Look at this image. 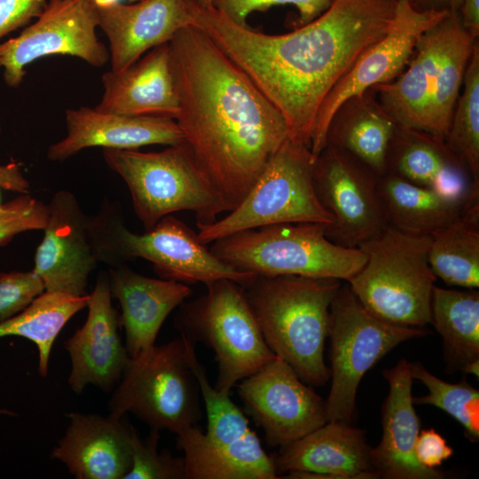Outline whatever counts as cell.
Here are the masks:
<instances>
[{
    "label": "cell",
    "instance_id": "6da1fadb",
    "mask_svg": "<svg viewBox=\"0 0 479 479\" xmlns=\"http://www.w3.org/2000/svg\"><path fill=\"white\" fill-rule=\"evenodd\" d=\"M397 0H334L312 21L270 35L190 0L193 25L277 108L288 137L310 148L318 110L359 56L391 26Z\"/></svg>",
    "mask_w": 479,
    "mask_h": 479
},
{
    "label": "cell",
    "instance_id": "7a4b0ae2",
    "mask_svg": "<svg viewBox=\"0 0 479 479\" xmlns=\"http://www.w3.org/2000/svg\"><path fill=\"white\" fill-rule=\"evenodd\" d=\"M185 147L224 212L235 208L288 138L277 108L198 27L169 43Z\"/></svg>",
    "mask_w": 479,
    "mask_h": 479
},
{
    "label": "cell",
    "instance_id": "3957f363",
    "mask_svg": "<svg viewBox=\"0 0 479 479\" xmlns=\"http://www.w3.org/2000/svg\"><path fill=\"white\" fill-rule=\"evenodd\" d=\"M342 285L334 278L280 275L256 276L243 286L266 344L308 385L330 380L324 350L330 306Z\"/></svg>",
    "mask_w": 479,
    "mask_h": 479
},
{
    "label": "cell",
    "instance_id": "277c9868",
    "mask_svg": "<svg viewBox=\"0 0 479 479\" xmlns=\"http://www.w3.org/2000/svg\"><path fill=\"white\" fill-rule=\"evenodd\" d=\"M431 237L390 224L361 243L366 256L347 283L368 312L396 326L425 328L436 277L428 263Z\"/></svg>",
    "mask_w": 479,
    "mask_h": 479
},
{
    "label": "cell",
    "instance_id": "5b68a950",
    "mask_svg": "<svg viewBox=\"0 0 479 479\" xmlns=\"http://www.w3.org/2000/svg\"><path fill=\"white\" fill-rule=\"evenodd\" d=\"M90 231L98 260L114 266L143 258L161 279L187 285L226 279L245 286L256 277L218 258L192 229L170 215L137 234L125 226L117 207L108 203L90 218Z\"/></svg>",
    "mask_w": 479,
    "mask_h": 479
},
{
    "label": "cell",
    "instance_id": "8992f818",
    "mask_svg": "<svg viewBox=\"0 0 479 479\" xmlns=\"http://www.w3.org/2000/svg\"><path fill=\"white\" fill-rule=\"evenodd\" d=\"M327 224L288 223L235 232L210 250L224 262L255 276L297 275L349 281L364 266L359 247L328 239Z\"/></svg>",
    "mask_w": 479,
    "mask_h": 479
},
{
    "label": "cell",
    "instance_id": "52a82bcc",
    "mask_svg": "<svg viewBox=\"0 0 479 479\" xmlns=\"http://www.w3.org/2000/svg\"><path fill=\"white\" fill-rule=\"evenodd\" d=\"M103 157L126 183L145 231L174 212H193L199 229L216 222L224 212L181 144L149 153L105 148Z\"/></svg>",
    "mask_w": 479,
    "mask_h": 479
},
{
    "label": "cell",
    "instance_id": "ba28073f",
    "mask_svg": "<svg viewBox=\"0 0 479 479\" xmlns=\"http://www.w3.org/2000/svg\"><path fill=\"white\" fill-rule=\"evenodd\" d=\"M206 286L205 294L181 309L176 326L194 343L200 341L213 349L218 368L215 388L230 393L277 356L262 335L242 285L224 279Z\"/></svg>",
    "mask_w": 479,
    "mask_h": 479
},
{
    "label": "cell",
    "instance_id": "9c48e42d",
    "mask_svg": "<svg viewBox=\"0 0 479 479\" xmlns=\"http://www.w3.org/2000/svg\"><path fill=\"white\" fill-rule=\"evenodd\" d=\"M315 159L309 147L288 137L243 200L224 217L199 229V240L207 245L238 232L278 224L331 225L333 216L315 191Z\"/></svg>",
    "mask_w": 479,
    "mask_h": 479
},
{
    "label": "cell",
    "instance_id": "30bf717a",
    "mask_svg": "<svg viewBox=\"0 0 479 479\" xmlns=\"http://www.w3.org/2000/svg\"><path fill=\"white\" fill-rule=\"evenodd\" d=\"M429 333L425 328L396 326L377 318L345 281L330 306L331 387L325 401L327 421L350 423L356 412L357 388L365 373L400 343Z\"/></svg>",
    "mask_w": 479,
    "mask_h": 479
},
{
    "label": "cell",
    "instance_id": "8fae6325",
    "mask_svg": "<svg viewBox=\"0 0 479 479\" xmlns=\"http://www.w3.org/2000/svg\"><path fill=\"white\" fill-rule=\"evenodd\" d=\"M199 388L182 339L154 346L144 359L132 360L109 401V416L136 415L152 429L177 435L196 425Z\"/></svg>",
    "mask_w": 479,
    "mask_h": 479
},
{
    "label": "cell",
    "instance_id": "7c38bea8",
    "mask_svg": "<svg viewBox=\"0 0 479 479\" xmlns=\"http://www.w3.org/2000/svg\"><path fill=\"white\" fill-rule=\"evenodd\" d=\"M98 27L94 0H51L33 24L0 43L4 82L19 86L30 63L51 55H69L95 67L104 66L109 51L97 35Z\"/></svg>",
    "mask_w": 479,
    "mask_h": 479
},
{
    "label": "cell",
    "instance_id": "4fadbf2b",
    "mask_svg": "<svg viewBox=\"0 0 479 479\" xmlns=\"http://www.w3.org/2000/svg\"><path fill=\"white\" fill-rule=\"evenodd\" d=\"M449 12L418 11L409 0H397L387 33L359 56L320 105L310 148L315 158L326 146L329 124L338 108L349 98L396 79L411 60L421 35Z\"/></svg>",
    "mask_w": 479,
    "mask_h": 479
},
{
    "label": "cell",
    "instance_id": "5bb4252c",
    "mask_svg": "<svg viewBox=\"0 0 479 479\" xmlns=\"http://www.w3.org/2000/svg\"><path fill=\"white\" fill-rule=\"evenodd\" d=\"M379 177L346 152L326 145L316 157L317 196L333 216L326 235L344 247H357L388 224L378 190Z\"/></svg>",
    "mask_w": 479,
    "mask_h": 479
},
{
    "label": "cell",
    "instance_id": "9a60e30c",
    "mask_svg": "<svg viewBox=\"0 0 479 479\" xmlns=\"http://www.w3.org/2000/svg\"><path fill=\"white\" fill-rule=\"evenodd\" d=\"M237 389L270 447L289 444L327 422L322 397L278 357L243 379Z\"/></svg>",
    "mask_w": 479,
    "mask_h": 479
},
{
    "label": "cell",
    "instance_id": "2e32d148",
    "mask_svg": "<svg viewBox=\"0 0 479 479\" xmlns=\"http://www.w3.org/2000/svg\"><path fill=\"white\" fill-rule=\"evenodd\" d=\"M47 205L49 218L33 271L45 291L85 295L89 276L98 262L90 236V217L69 191L56 192Z\"/></svg>",
    "mask_w": 479,
    "mask_h": 479
},
{
    "label": "cell",
    "instance_id": "e0dca14e",
    "mask_svg": "<svg viewBox=\"0 0 479 479\" xmlns=\"http://www.w3.org/2000/svg\"><path fill=\"white\" fill-rule=\"evenodd\" d=\"M87 318L64 343L71 359L68 385L80 394L89 384L110 392L122 377L130 357L121 340L120 317L112 304L109 278L98 276L89 294Z\"/></svg>",
    "mask_w": 479,
    "mask_h": 479
},
{
    "label": "cell",
    "instance_id": "ac0fdd59",
    "mask_svg": "<svg viewBox=\"0 0 479 479\" xmlns=\"http://www.w3.org/2000/svg\"><path fill=\"white\" fill-rule=\"evenodd\" d=\"M365 431L344 421H327L271 456L287 478L375 479Z\"/></svg>",
    "mask_w": 479,
    "mask_h": 479
},
{
    "label": "cell",
    "instance_id": "d6986e66",
    "mask_svg": "<svg viewBox=\"0 0 479 479\" xmlns=\"http://www.w3.org/2000/svg\"><path fill=\"white\" fill-rule=\"evenodd\" d=\"M98 27L109 43L112 71H120L150 50L169 43L193 25L190 0H140L97 6Z\"/></svg>",
    "mask_w": 479,
    "mask_h": 479
},
{
    "label": "cell",
    "instance_id": "ffe728a7",
    "mask_svg": "<svg viewBox=\"0 0 479 479\" xmlns=\"http://www.w3.org/2000/svg\"><path fill=\"white\" fill-rule=\"evenodd\" d=\"M67 135L50 145L47 157L63 161L91 147L133 150L148 145H177L183 135L175 119L127 115L81 106L65 113Z\"/></svg>",
    "mask_w": 479,
    "mask_h": 479
},
{
    "label": "cell",
    "instance_id": "44dd1931",
    "mask_svg": "<svg viewBox=\"0 0 479 479\" xmlns=\"http://www.w3.org/2000/svg\"><path fill=\"white\" fill-rule=\"evenodd\" d=\"M382 375L388 381L389 393L381 409V438L370 451L374 473L383 479L444 478L441 471L423 467L415 456L420 421L412 402L413 378L409 362L400 359Z\"/></svg>",
    "mask_w": 479,
    "mask_h": 479
},
{
    "label": "cell",
    "instance_id": "7402d4cb",
    "mask_svg": "<svg viewBox=\"0 0 479 479\" xmlns=\"http://www.w3.org/2000/svg\"><path fill=\"white\" fill-rule=\"evenodd\" d=\"M112 295L120 302V324L132 360L147 357L170 312L192 294L187 284L139 274L121 264L109 271Z\"/></svg>",
    "mask_w": 479,
    "mask_h": 479
},
{
    "label": "cell",
    "instance_id": "603a6c76",
    "mask_svg": "<svg viewBox=\"0 0 479 479\" xmlns=\"http://www.w3.org/2000/svg\"><path fill=\"white\" fill-rule=\"evenodd\" d=\"M51 457L77 479H123L131 467L130 426L121 419L69 412Z\"/></svg>",
    "mask_w": 479,
    "mask_h": 479
},
{
    "label": "cell",
    "instance_id": "cb8c5ba5",
    "mask_svg": "<svg viewBox=\"0 0 479 479\" xmlns=\"http://www.w3.org/2000/svg\"><path fill=\"white\" fill-rule=\"evenodd\" d=\"M387 173L451 199L479 200V185L444 140L427 132L397 126L388 153Z\"/></svg>",
    "mask_w": 479,
    "mask_h": 479
},
{
    "label": "cell",
    "instance_id": "d4e9b609",
    "mask_svg": "<svg viewBox=\"0 0 479 479\" xmlns=\"http://www.w3.org/2000/svg\"><path fill=\"white\" fill-rule=\"evenodd\" d=\"M101 80L104 91L95 106L98 111L173 119L178 114L169 43L150 50L122 70L104 73Z\"/></svg>",
    "mask_w": 479,
    "mask_h": 479
},
{
    "label": "cell",
    "instance_id": "484cf974",
    "mask_svg": "<svg viewBox=\"0 0 479 479\" xmlns=\"http://www.w3.org/2000/svg\"><path fill=\"white\" fill-rule=\"evenodd\" d=\"M450 14L451 12L421 35L411 60L396 79L371 89L399 127L425 130L427 109L449 31Z\"/></svg>",
    "mask_w": 479,
    "mask_h": 479
},
{
    "label": "cell",
    "instance_id": "4316f807",
    "mask_svg": "<svg viewBox=\"0 0 479 479\" xmlns=\"http://www.w3.org/2000/svg\"><path fill=\"white\" fill-rule=\"evenodd\" d=\"M184 479H274L278 474L254 431L232 442L210 440L196 425L177 435Z\"/></svg>",
    "mask_w": 479,
    "mask_h": 479
},
{
    "label": "cell",
    "instance_id": "83f0119b",
    "mask_svg": "<svg viewBox=\"0 0 479 479\" xmlns=\"http://www.w3.org/2000/svg\"><path fill=\"white\" fill-rule=\"evenodd\" d=\"M397 128L369 90L338 108L329 124L326 145L346 152L381 177L387 173L388 153Z\"/></svg>",
    "mask_w": 479,
    "mask_h": 479
},
{
    "label": "cell",
    "instance_id": "f1b7e54d",
    "mask_svg": "<svg viewBox=\"0 0 479 479\" xmlns=\"http://www.w3.org/2000/svg\"><path fill=\"white\" fill-rule=\"evenodd\" d=\"M430 324L443 339L446 371L479 376V292L434 286Z\"/></svg>",
    "mask_w": 479,
    "mask_h": 479
},
{
    "label": "cell",
    "instance_id": "f546056e",
    "mask_svg": "<svg viewBox=\"0 0 479 479\" xmlns=\"http://www.w3.org/2000/svg\"><path fill=\"white\" fill-rule=\"evenodd\" d=\"M378 190L388 224L418 235L430 236L479 203L448 198L389 173L379 177Z\"/></svg>",
    "mask_w": 479,
    "mask_h": 479
},
{
    "label": "cell",
    "instance_id": "4dcf8cb0",
    "mask_svg": "<svg viewBox=\"0 0 479 479\" xmlns=\"http://www.w3.org/2000/svg\"><path fill=\"white\" fill-rule=\"evenodd\" d=\"M428 263L447 286L479 287V203L430 235Z\"/></svg>",
    "mask_w": 479,
    "mask_h": 479
},
{
    "label": "cell",
    "instance_id": "1f68e13d",
    "mask_svg": "<svg viewBox=\"0 0 479 479\" xmlns=\"http://www.w3.org/2000/svg\"><path fill=\"white\" fill-rule=\"evenodd\" d=\"M89 294L75 296L43 291L21 311L0 322V338L20 336L38 349V373L48 374L52 345L70 318L88 305Z\"/></svg>",
    "mask_w": 479,
    "mask_h": 479
},
{
    "label": "cell",
    "instance_id": "d6a6232c",
    "mask_svg": "<svg viewBox=\"0 0 479 479\" xmlns=\"http://www.w3.org/2000/svg\"><path fill=\"white\" fill-rule=\"evenodd\" d=\"M477 43L478 39L462 27L458 12H451L449 31L427 109L424 132L444 140L467 64Z\"/></svg>",
    "mask_w": 479,
    "mask_h": 479
},
{
    "label": "cell",
    "instance_id": "836d02e7",
    "mask_svg": "<svg viewBox=\"0 0 479 479\" xmlns=\"http://www.w3.org/2000/svg\"><path fill=\"white\" fill-rule=\"evenodd\" d=\"M444 142L479 185V43L467 64Z\"/></svg>",
    "mask_w": 479,
    "mask_h": 479
},
{
    "label": "cell",
    "instance_id": "e575fe53",
    "mask_svg": "<svg viewBox=\"0 0 479 479\" xmlns=\"http://www.w3.org/2000/svg\"><path fill=\"white\" fill-rule=\"evenodd\" d=\"M414 380L420 381L428 394L412 397L414 404L436 406L455 419L465 429L468 440L479 439V391L464 377L458 383H450L428 372L420 362H409Z\"/></svg>",
    "mask_w": 479,
    "mask_h": 479
},
{
    "label": "cell",
    "instance_id": "d590c367",
    "mask_svg": "<svg viewBox=\"0 0 479 479\" xmlns=\"http://www.w3.org/2000/svg\"><path fill=\"white\" fill-rule=\"evenodd\" d=\"M189 366L197 381L199 392L204 401L208 419L205 435L212 441L232 443L252 430L241 410L232 402L228 392L212 387L202 365L198 361L194 342L180 334Z\"/></svg>",
    "mask_w": 479,
    "mask_h": 479
},
{
    "label": "cell",
    "instance_id": "8d00e7d4",
    "mask_svg": "<svg viewBox=\"0 0 479 479\" xmlns=\"http://www.w3.org/2000/svg\"><path fill=\"white\" fill-rule=\"evenodd\" d=\"M159 430L141 440L130 426L131 467L123 479H184V459L158 452Z\"/></svg>",
    "mask_w": 479,
    "mask_h": 479
},
{
    "label": "cell",
    "instance_id": "74e56055",
    "mask_svg": "<svg viewBox=\"0 0 479 479\" xmlns=\"http://www.w3.org/2000/svg\"><path fill=\"white\" fill-rule=\"evenodd\" d=\"M49 218L48 205L29 195L20 193L0 206V247L15 236L33 230H43Z\"/></svg>",
    "mask_w": 479,
    "mask_h": 479
},
{
    "label": "cell",
    "instance_id": "f35d334b",
    "mask_svg": "<svg viewBox=\"0 0 479 479\" xmlns=\"http://www.w3.org/2000/svg\"><path fill=\"white\" fill-rule=\"evenodd\" d=\"M334 0H211V6L240 26H247L249 15L278 5H293L298 12V26L305 25L326 12Z\"/></svg>",
    "mask_w": 479,
    "mask_h": 479
},
{
    "label": "cell",
    "instance_id": "ab89813d",
    "mask_svg": "<svg viewBox=\"0 0 479 479\" xmlns=\"http://www.w3.org/2000/svg\"><path fill=\"white\" fill-rule=\"evenodd\" d=\"M43 291L44 286L33 270L0 272V322L21 311Z\"/></svg>",
    "mask_w": 479,
    "mask_h": 479
},
{
    "label": "cell",
    "instance_id": "60d3db41",
    "mask_svg": "<svg viewBox=\"0 0 479 479\" xmlns=\"http://www.w3.org/2000/svg\"><path fill=\"white\" fill-rule=\"evenodd\" d=\"M47 5V0H0V40L38 18Z\"/></svg>",
    "mask_w": 479,
    "mask_h": 479
},
{
    "label": "cell",
    "instance_id": "b9f144b4",
    "mask_svg": "<svg viewBox=\"0 0 479 479\" xmlns=\"http://www.w3.org/2000/svg\"><path fill=\"white\" fill-rule=\"evenodd\" d=\"M414 450L417 460L429 469H436L453 454L445 438L434 428L420 431Z\"/></svg>",
    "mask_w": 479,
    "mask_h": 479
},
{
    "label": "cell",
    "instance_id": "7bdbcfd3",
    "mask_svg": "<svg viewBox=\"0 0 479 479\" xmlns=\"http://www.w3.org/2000/svg\"><path fill=\"white\" fill-rule=\"evenodd\" d=\"M29 182L16 162L0 164V188L18 193H28Z\"/></svg>",
    "mask_w": 479,
    "mask_h": 479
},
{
    "label": "cell",
    "instance_id": "ee69618b",
    "mask_svg": "<svg viewBox=\"0 0 479 479\" xmlns=\"http://www.w3.org/2000/svg\"><path fill=\"white\" fill-rule=\"evenodd\" d=\"M462 27L473 37L479 36V0H462L458 10Z\"/></svg>",
    "mask_w": 479,
    "mask_h": 479
},
{
    "label": "cell",
    "instance_id": "f6af8a7d",
    "mask_svg": "<svg viewBox=\"0 0 479 479\" xmlns=\"http://www.w3.org/2000/svg\"><path fill=\"white\" fill-rule=\"evenodd\" d=\"M462 0H409L418 11L458 12Z\"/></svg>",
    "mask_w": 479,
    "mask_h": 479
},
{
    "label": "cell",
    "instance_id": "bcb514c9",
    "mask_svg": "<svg viewBox=\"0 0 479 479\" xmlns=\"http://www.w3.org/2000/svg\"><path fill=\"white\" fill-rule=\"evenodd\" d=\"M123 0H94L97 6L108 5L114 3L122 2ZM129 3H134L140 0H127Z\"/></svg>",
    "mask_w": 479,
    "mask_h": 479
},
{
    "label": "cell",
    "instance_id": "7dc6e473",
    "mask_svg": "<svg viewBox=\"0 0 479 479\" xmlns=\"http://www.w3.org/2000/svg\"><path fill=\"white\" fill-rule=\"evenodd\" d=\"M0 414H6V415H14V416H17V413L10 411V410H7V409H4V408H1L0 407Z\"/></svg>",
    "mask_w": 479,
    "mask_h": 479
},
{
    "label": "cell",
    "instance_id": "c3c4849f",
    "mask_svg": "<svg viewBox=\"0 0 479 479\" xmlns=\"http://www.w3.org/2000/svg\"><path fill=\"white\" fill-rule=\"evenodd\" d=\"M200 4L205 6H211V0H197Z\"/></svg>",
    "mask_w": 479,
    "mask_h": 479
},
{
    "label": "cell",
    "instance_id": "681fc988",
    "mask_svg": "<svg viewBox=\"0 0 479 479\" xmlns=\"http://www.w3.org/2000/svg\"><path fill=\"white\" fill-rule=\"evenodd\" d=\"M0 206H1V202H0Z\"/></svg>",
    "mask_w": 479,
    "mask_h": 479
},
{
    "label": "cell",
    "instance_id": "f907efd6",
    "mask_svg": "<svg viewBox=\"0 0 479 479\" xmlns=\"http://www.w3.org/2000/svg\"><path fill=\"white\" fill-rule=\"evenodd\" d=\"M53 1H56V0H53Z\"/></svg>",
    "mask_w": 479,
    "mask_h": 479
}]
</instances>
